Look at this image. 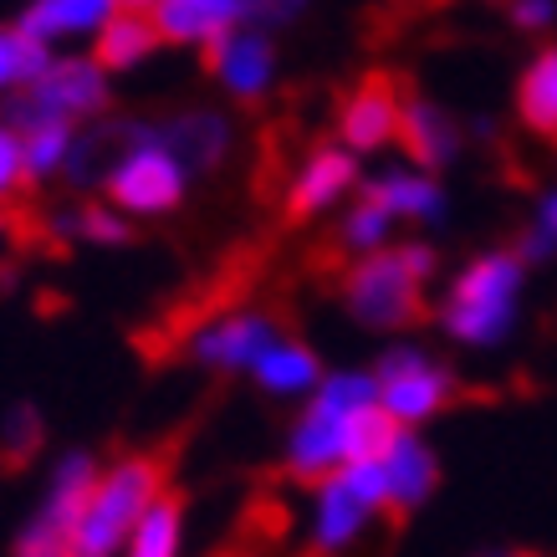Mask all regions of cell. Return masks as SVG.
Here are the masks:
<instances>
[{
  "label": "cell",
  "instance_id": "cell-1",
  "mask_svg": "<svg viewBox=\"0 0 557 557\" xmlns=\"http://www.w3.org/2000/svg\"><path fill=\"white\" fill-rule=\"evenodd\" d=\"M373 399H379V384L369 373H333L327 384H318L312 405L287 440L292 475L322 481L338 466H348V420H354V409L373 405Z\"/></svg>",
  "mask_w": 557,
  "mask_h": 557
},
{
  "label": "cell",
  "instance_id": "cell-2",
  "mask_svg": "<svg viewBox=\"0 0 557 557\" xmlns=\"http://www.w3.org/2000/svg\"><path fill=\"white\" fill-rule=\"evenodd\" d=\"M517 302H522V261L502 251L475 256L450 287L445 327L471 348H496L517 327Z\"/></svg>",
  "mask_w": 557,
  "mask_h": 557
},
{
  "label": "cell",
  "instance_id": "cell-3",
  "mask_svg": "<svg viewBox=\"0 0 557 557\" xmlns=\"http://www.w3.org/2000/svg\"><path fill=\"white\" fill-rule=\"evenodd\" d=\"M435 271V256L424 246H405V251H369V261H358L348 271V307L358 322L369 327H405L420 312V282Z\"/></svg>",
  "mask_w": 557,
  "mask_h": 557
},
{
  "label": "cell",
  "instance_id": "cell-4",
  "mask_svg": "<svg viewBox=\"0 0 557 557\" xmlns=\"http://www.w3.org/2000/svg\"><path fill=\"white\" fill-rule=\"evenodd\" d=\"M159 491H164L159 460H123L113 475L92 481V496H87L77 532H72V553H119V542H128V532H134L138 511L149 507Z\"/></svg>",
  "mask_w": 557,
  "mask_h": 557
},
{
  "label": "cell",
  "instance_id": "cell-5",
  "mask_svg": "<svg viewBox=\"0 0 557 557\" xmlns=\"http://www.w3.org/2000/svg\"><path fill=\"white\" fill-rule=\"evenodd\" d=\"M388 507V481L384 460H348L333 475H322L318 502H312V547L338 553L354 537H363V527L373 522V511Z\"/></svg>",
  "mask_w": 557,
  "mask_h": 557
},
{
  "label": "cell",
  "instance_id": "cell-6",
  "mask_svg": "<svg viewBox=\"0 0 557 557\" xmlns=\"http://www.w3.org/2000/svg\"><path fill=\"white\" fill-rule=\"evenodd\" d=\"M189 185V164L174 153V144L159 128L149 138H134L128 149L113 159L108 170V195L119 210H134V215H159V210H174L180 195Z\"/></svg>",
  "mask_w": 557,
  "mask_h": 557
},
{
  "label": "cell",
  "instance_id": "cell-7",
  "mask_svg": "<svg viewBox=\"0 0 557 557\" xmlns=\"http://www.w3.org/2000/svg\"><path fill=\"white\" fill-rule=\"evenodd\" d=\"M102 98H108L102 62H83V57H47V67L26 83V98L16 102V123H41V119L77 123V119H87V113H98Z\"/></svg>",
  "mask_w": 557,
  "mask_h": 557
},
{
  "label": "cell",
  "instance_id": "cell-8",
  "mask_svg": "<svg viewBox=\"0 0 557 557\" xmlns=\"http://www.w3.org/2000/svg\"><path fill=\"white\" fill-rule=\"evenodd\" d=\"M379 384V405L399 424H420L440 414V405L450 399V373L440 369L435 358H424L420 348H394L373 373Z\"/></svg>",
  "mask_w": 557,
  "mask_h": 557
},
{
  "label": "cell",
  "instance_id": "cell-9",
  "mask_svg": "<svg viewBox=\"0 0 557 557\" xmlns=\"http://www.w3.org/2000/svg\"><path fill=\"white\" fill-rule=\"evenodd\" d=\"M92 460L72 456L57 466L47 486V507L26 532H21V553L26 557H51V553H72V532H77V517H83L87 496H92Z\"/></svg>",
  "mask_w": 557,
  "mask_h": 557
},
{
  "label": "cell",
  "instance_id": "cell-10",
  "mask_svg": "<svg viewBox=\"0 0 557 557\" xmlns=\"http://www.w3.org/2000/svg\"><path fill=\"white\" fill-rule=\"evenodd\" d=\"M210 67L215 77L236 98H261L276 77V57H271V41L261 32H246V26H231L225 36L210 41Z\"/></svg>",
  "mask_w": 557,
  "mask_h": 557
},
{
  "label": "cell",
  "instance_id": "cell-11",
  "mask_svg": "<svg viewBox=\"0 0 557 557\" xmlns=\"http://www.w3.org/2000/svg\"><path fill=\"white\" fill-rule=\"evenodd\" d=\"M276 338V327H271L261 312H225V318L205 322L200 333H195V358L210 363V369H251L256 354Z\"/></svg>",
  "mask_w": 557,
  "mask_h": 557
},
{
  "label": "cell",
  "instance_id": "cell-12",
  "mask_svg": "<svg viewBox=\"0 0 557 557\" xmlns=\"http://www.w3.org/2000/svg\"><path fill=\"white\" fill-rule=\"evenodd\" d=\"M338 134L348 149H384L388 138H399V98L384 77H369L358 87L354 98L343 102V119H338Z\"/></svg>",
  "mask_w": 557,
  "mask_h": 557
},
{
  "label": "cell",
  "instance_id": "cell-13",
  "mask_svg": "<svg viewBox=\"0 0 557 557\" xmlns=\"http://www.w3.org/2000/svg\"><path fill=\"white\" fill-rule=\"evenodd\" d=\"M149 16L164 41H205L210 47L215 36L240 26L246 0H153Z\"/></svg>",
  "mask_w": 557,
  "mask_h": 557
},
{
  "label": "cell",
  "instance_id": "cell-14",
  "mask_svg": "<svg viewBox=\"0 0 557 557\" xmlns=\"http://www.w3.org/2000/svg\"><path fill=\"white\" fill-rule=\"evenodd\" d=\"M354 185H358L354 149H318L297 170V180H292L287 205H292V215H318L327 205H338Z\"/></svg>",
  "mask_w": 557,
  "mask_h": 557
},
{
  "label": "cell",
  "instance_id": "cell-15",
  "mask_svg": "<svg viewBox=\"0 0 557 557\" xmlns=\"http://www.w3.org/2000/svg\"><path fill=\"white\" fill-rule=\"evenodd\" d=\"M384 481H388V507H420L424 496L435 491V456H430V445H420V440L409 435V430H399L394 435V445H388L384 456Z\"/></svg>",
  "mask_w": 557,
  "mask_h": 557
},
{
  "label": "cell",
  "instance_id": "cell-16",
  "mask_svg": "<svg viewBox=\"0 0 557 557\" xmlns=\"http://www.w3.org/2000/svg\"><path fill=\"white\" fill-rule=\"evenodd\" d=\"M119 5L123 0H36L26 21H21V32L36 36L41 47L47 41H67V36H98V26Z\"/></svg>",
  "mask_w": 557,
  "mask_h": 557
},
{
  "label": "cell",
  "instance_id": "cell-17",
  "mask_svg": "<svg viewBox=\"0 0 557 557\" xmlns=\"http://www.w3.org/2000/svg\"><path fill=\"white\" fill-rule=\"evenodd\" d=\"M153 41H159V26H153L149 11H144V5H119V11L98 26V62H102V72L138 67V62L153 51Z\"/></svg>",
  "mask_w": 557,
  "mask_h": 557
},
{
  "label": "cell",
  "instance_id": "cell-18",
  "mask_svg": "<svg viewBox=\"0 0 557 557\" xmlns=\"http://www.w3.org/2000/svg\"><path fill=\"white\" fill-rule=\"evenodd\" d=\"M256 373V384L267 388V394H307V388H318L322 384V369H318V358L307 354L302 343H292V338H276L256 354L251 363Z\"/></svg>",
  "mask_w": 557,
  "mask_h": 557
},
{
  "label": "cell",
  "instance_id": "cell-19",
  "mask_svg": "<svg viewBox=\"0 0 557 557\" xmlns=\"http://www.w3.org/2000/svg\"><path fill=\"white\" fill-rule=\"evenodd\" d=\"M369 195L384 205L394 220H435L440 205H445L435 180H424V174H414V170H384L369 185Z\"/></svg>",
  "mask_w": 557,
  "mask_h": 557
},
{
  "label": "cell",
  "instance_id": "cell-20",
  "mask_svg": "<svg viewBox=\"0 0 557 557\" xmlns=\"http://www.w3.org/2000/svg\"><path fill=\"white\" fill-rule=\"evenodd\" d=\"M399 134H405V149L420 164H445L456 153V123L445 119V108H435V102H405Z\"/></svg>",
  "mask_w": 557,
  "mask_h": 557
},
{
  "label": "cell",
  "instance_id": "cell-21",
  "mask_svg": "<svg viewBox=\"0 0 557 557\" xmlns=\"http://www.w3.org/2000/svg\"><path fill=\"white\" fill-rule=\"evenodd\" d=\"M180 537H185L180 502L159 491L149 507L138 511L134 532H128V553H134V557H174V553H180Z\"/></svg>",
  "mask_w": 557,
  "mask_h": 557
},
{
  "label": "cell",
  "instance_id": "cell-22",
  "mask_svg": "<svg viewBox=\"0 0 557 557\" xmlns=\"http://www.w3.org/2000/svg\"><path fill=\"white\" fill-rule=\"evenodd\" d=\"M72 149H77V138H72V123L62 119H41V123H21V153H26V174H57L72 164Z\"/></svg>",
  "mask_w": 557,
  "mask_h": 557
},
{
  "label": "cell",
  "instance_id": "cell-23",
  "mask_svg": "<svg viewBox=\"0 0 557 557\" xmlns=\"http://www.w3.org/2000/svg\"><path fill=\"white\" fill-rule=\"evenodd\" d=\"M159 134L174 144V153L185 159L189 170H210L220 153H225V123L210 119V113H189V119H174L170 128Z\"/></svg>",
  "mask_w": 557,
  "mask_h": 557
},
{
  "label": "cell",
  "instance_id": "cell-24",
  "mask_svg": "<svg viewBox=\"0 0 557 557\" xmlns=\"http://www.w3.org/2000/svg\"><path fill=\"white\" fill-rule=\"evenodd\" d=\"M522 119L537 134H557V47H547L522 77Z\"/></svg>",
  "mask_w": 557,
  "mask_h": 557
},
{
  "label": "cell",
  "instance_id": "cell-25",
  "mask_svg": "<svg viewBox=\"0 0 557 557\" xmlns=\"http://www.w3.org/2000/svg\"><path fill=\"white\" fill-rule=\"evenodd\" d=\"M47 67V47L26 32H0V92L26 87L36 72Z\"/></svg>",
  "mask_w": 557,
  "mask_h": 557
},
{
  "label": "cell",
  "instance_id": "cell-26",
  "mask_svg": "<svg viewBox=\"0 0 557 557\" xmlns=\"http://www.w3.org/2000/svg\"><path fill=\"white\" fill-rule=\"evenodd\" d=\"M388 225H394V215L373 195H363V205H354L348 220H343V246L348 251H379L388 240Z\"/></svg>",
  "mask_w": 557,
  "mask_h": 557
},
{
  "label": "cell",
  "instance_id": "cell-27",
  "mask_svg": "<svg viewBox=\"0 0 557 557\" xmlns=\"http://www.w3.org/2000/svg\"><path fill=\"white\" fill-rule=\"evenodd\" d=\"M26 174V153H21V134L0 119V195H11Z\"/></svg>",
  "mask_w": 557,
  "mask_h": 557
},
{
  "label": "cell",
  "instance_id": "cell-28",
  "mask_svg": "<svg viewBox=\"0 0 557 557\" xmlns=\"http://www.w3.org/2000/svg\"><path fill=\"white\" fill-rule=\"evenodd\" d=\"M557 246V189L542 200L537 210V231H532V240H527V256H547Z\"/></svg>",
  "mask_w": 557,
  "mask_h": 557
},
{
  "label": "cell",
  "instance_id": "cell-29",
  "mask_svg": "<svg viewBox=\"0 0 557 557\" xmlns=\"http://www.w3.org/2000/svg\"><path fill=\"white\" fill-rule=\"evenodd\" d=\"M83 236L87 240H102V246H119V240L128 236V225H123L113 210H87V215H83Z\"/></svg>",
  "mask_w": 557,
  "mask_h": 557
},
{
  "label": "cell",
  "instance_id": "cell-30",
  "mask_svg": "<svg viewBox=\"0 0 557 557\" xmlns=\"http://www.w3.org/2000/svg\"><path fill=\"white\" fill-rule=\"evenodd\" d=\"M32 445H36V414L32 409H16V414H11V430H5V456L21 460Z\"/></svg>",
  "mask_w": 557,
  "mask_h": 557
},
{
  "label": "cell",
  "instance_id": "cell-31",
  "mask_svg": "<svg viewBox=\"0 0 557 557\" xmlns=\"http://www.w3.org/2000/svg\"><path fill=\"white\" fill-rule=\"evenodd\" d=\"M511 16L517 26H547L557 16V0H511Z\"/></svg>",
  "mask_w": 557,
  "mask_h": 557
},
{
  "label": "cell",
  "instance_id": "cell-32",
  "mask_svg": "<svg viewBox=\"0 0 557 557\" xmlns=\"http://www.w3.org/2000/svg\"><path fill=\"white\" fill-rule=\"evenodd\" d=\"M307 0H246V16H261V21H287L297 16Z\"/></svg>",
  "mask_w": 557,
  "mask_h": 557
},
{
  "label": "cell",
  "instance_id": "cell-33",
  "mask_svg": "<svg viewBox=\"0 0 557 557\" xmlns=\"http://www.w3.org/2000/svg\"><path fill=\"white\" fill-rule=\"evenodd\" d=\"M123 5H144V11H149V5H153V0H123Z\"/></svg>",
  "mask_w": 557,
  "mask_h": 557
}]
</instances>
